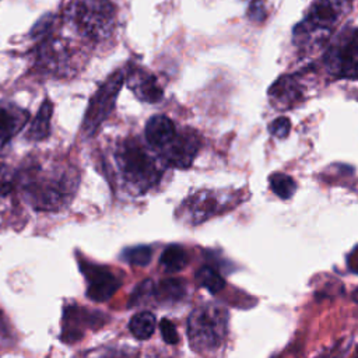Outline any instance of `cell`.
<instances>
[{
  "label": "cell",
  "mask_w": 358,
  "mask_h": 358,
  "mask_svg": "<svg viewBox=\"0 0 358 358\" xmlns=\"http://www.w3.org/2000/svg\"><path fill=\"white\" fill-rule=\"evenodd\" d=\"M74 168L62 164L31 161L15 172V189L39 211H56L71 201L78 186Z\"/></svg>",
  "instance_id": "6da1fadb"
},
{
  "label": "cell",
  "mask_w": 358,
  "mask_h": 358,
  "mask_svg": "<svg viewBox=\"0 0 358 358\" xmlns=\"http://www.w3.org/2000/svg\"><path fill=\"white\" fill-rule=\"evenodd\" d=\"M64 22L81 38L101 42L116 25V8L109 0H73L64 11Z\"/></svg>",
  "instance_id": "7a4b0ae2"
},
{
  "label": "cell",
  "mask_w": 358,
  "mask_h": 358,
  "mask_svg": "<svg viewBox=\"0 0 358 358\" xmlns=\"http://www.w3.org/2000/svg\"><path fill=\"white\" fill-rule=\"evenodd\" d=\"M116 166L126 185L143 193L159 179L155 159L136 140H124L115 151Z\"/></svg>",
  "instance_id": "3957f363"
},
{
  "label": "cell",
  "mask_w": 358,
  "mask_h": 358,
  "mask_svg": "<svg viewBox=\"0 0 358 358\" xmlns=\"http://www.w3.org/2000/svg\"><path fill=\"white\" fill-rule=\"evenodd\" d=\"M228 326V313L217 305L197 308L189 316L187 336L194 351L207 352L217 350L225 336Z\"/></svg>",
  "instance_id": "277c9868"
},
{
  "label": "cell",
  "mask_w": 358,
  "mask_h": 358,
  "mask_svg": "<svg viewBox=\"0 0 358 358\" xmlns=\"http://www.w3.org/2000/svg\"><path fill=\"white\" fill-rule=\"evenodd\" d=\"M344 10V0H316L310 6L306 18L295 27V39H302L305 43L322 42L341 18Z\"/></svg>",
  "instance_id": "5b68a950"
},
{
  "label": "cell",
  "mask_w": 358,
  "mask_h": 358,
  "mask_svg": "<svg viewBox=\"0 0 358 358\" xmlns=\"http://www.w3.org/2000/svg\"><path fill=\"white\" fill-rule=\"evenodd\" d=\"M324 64L334 77L358 78V27H347L331 39Z\"/></svg>",
  "instance_id": "8992f818"
},
{
  "label": "cell",
  "mask_w": 358,
  "mask_h": 358,
  "mask_svg": "<svg viewBox=\"0 0 358 358\" xmlns=\"http://www.w3.org/2000/svg\"><path fill=\"white\" fill-rule=\"evenodd\" d=\"M76 57L77 53L70 41L62 36H48L36 50L35 64L48 74L67 77L77 70Z\"/></svg>",
  "instance_id": "52a82bcc"
},
{
  "label": "cell",
  "mask_w": 358,
  "mask_h": 358,
  "mask_svg": "<svg viewBox=\"0 0 358 358\" xmlns=\"http://www.w3.org/2000/svg\"><path fill=\"white\" fill-rule=\"evenodd\" d=\"M123 81L124 73L122 70L115 71L105 80V83L91 98L83 120V133L85 136H94L102 122L109 116Z\"/></svg>",
  "instance_id": "ba28073f"
},
{
  "label": "cell",
  "mask_w": 358,
  "mask_h": 358,
  "mask_svg": "<svg viewBox=\"0 0 358 358\" xmlns=\"http://www.w3.org/2000/svg\"><path fill=\"white\" fill-rule=\"evenodd\" d=\"M106 320L108 316L101 312L90 310L84 306L66 305L63 309L60 338L67 344L80 341L87 330L99 329L106 323Z\"/></svg>",
  "instance_id": "9c48e42d"
},
{
  "label": "cell",
  "mask_w": 358,
  "mask_h": 358,
  "mask_svg": "<svg viewBox=\"0 0 358 358\" xmlns=\"http://www.w3.org/2000/svg\"><path fill=\"white\" fill-rule=\"evenodd\" d=\"M80 268L87 281V296L95 302L108 301L120 287V280L103 266L81 260Z\"/></svg>",
  "instance_id": "30bf717a"
},
{
  "label": "cell",
  "mask_w": 358,
  "mask_h": 358,
  "mask_svg": "<svg viewBox=\"0 0 358 358\" xmlns=\"http://www.w3.org/2000/svg\"><path fill=\"white\" fill-rule=\"evenodd\" d=\"M199 145L197 133L186 129L182 133H176L173 140L164 148L165 159L176 168H187L194 159Z\"/></svg>",
  "instance_id": "8fae6325"
},
{
  "label": "cell",
  "mask_w": 358,
  "mask_h": 358,
  "mask_svg": "<svg viewBox=\"0 0 358 358\" xmlns=\"http://www.w3.org/2000/svg\"><path fill=\"white\" fill-rule=\"evenodd\" d=\"M29 113L15 103L0 102V154L27 124Z\"/></svg>",
  "instance_id": "7c38bea8"
},
{
  "label": "cell",
  "mask_w": 358,
  "mask_h": 358,
  "mask_svg": "<svg viewBox=\"0 0 358 358\" xmlns=\"http://www.w3.org/2000/svg\"><path fill=\"white\" fill-rule=\"evenodd\" d=\"M127 85L143 102L155 103L164 96V90L158 80L143 69H134L127 76Z\"/></svg>",
  "instance_id": "4fadbf2b"
},
{
  "label": "cell",
  "mask_w": 358,
  "mask_h": 358,
  "mask_svg": "<svg viewBox=\"0 0 358 358\" xmlns=\"http://www.w3.org/2000/svg\"><path fill=\"white\" fill-rule=\"evenodd\" d=\"M271 102L278 108H289L302 98V87L292 76L280 77L268 91Z\"/></svg>",
  "instance_id": "5bb4252c"
},
{
  "label": "cell",
  "mask_w": 358,
  "mask_h": 358,
  "mask_svg": "<svg viewBox=\"0 0 358 358\" xmlns=\"http://www.w3.org/2000/svg\"><path fill=\"white\" fill-rule=\"evenodd\" d=\"M176 136L173 122L164 116L155 115L145 124V138L155 148H165Z\"/></svg>",
  "instance_id": "9a60e30c"
},
{
  "label": "cell",
  "mask_w": 358,
  "mask_h": 358,
  "mask_svg": "<svg viewBox=\"0 0 358 358\" xmlns=\"http://www.w3.org/2000/svg\"><path fill=\"white\" fill-rule=\"evenodd\" d=\"M186 207L189 217L193 222L199 224L200 221L206 220L211 214L217 213L220 203L217 201V197H214L210 192H199L193 194L186 203H183Z\"/></svg>",
  "instance_id": "2e32d148"
},
{
  "label": "cell",
  "mask_w": 358,
  "mask_h": 358,
  "mask_svg": "<svg viewBox=\"0 0 358 358\" xmlns=\"http://www.w3.org/2000/svg\"><path fill=\"white\" fill-rule=\"evenodd\" d=\"M52 113H53V105L49 99H45L27 130L28 140L41 141L49 136Z\"/></svg>",
  "instance_id": "e0dca14e"
},
{
  "label": "cell",
  "mask_w": 358,
  "mask_h": 358,
  "mask_svg": "<svg viewBox=\"0 0 358 358\" xmlns=\"http://www.w3.org/2000/svg\"><path fill=\"white\" fill-rule=\"evenodd\" d=\"M155 324V316L151 312H138L130 319L129 329L136 338L147 340L152 336Z\"/></svg>",
  "instance_id": "ac0fdd59"
},
{
  "label": "cell",
  "mask_w": 358,
  "mask_h": 358,
  "mask_svg": "<svg viewBox=\"0 0 358 358\" xmlns=\"http://www.w3.org/2000/svg\"><path fill=\"white\" fill-rule=\"evenodd\" d=\"M183 294H185L183 282L178 278L164 280L154 288V295L162 302H175L180 299Z\"/></svg>",
  "instance_id": "d6986e66"
},
{
  "label": "cell",
  "mask_w": 358,
  "mask_h": 358,
  "mask_svg": "<svg viewBox=\"0 0 358 358\" xmlns=\"http://www.w3.org/2000/svg\"><path fill=\"white\" fill-rule=\"evenodd\" d=\"M161 264L168 273H176L186 264L185 249L179 245H169L161 256Z\"/></svg>",
  "instance_id": "ffe728a7"
},
{
  "label": "cell",
  "mask_w": 358,
  "mask_h": 358,
  "mask_svg": "<svg viewBox=\"0 0 358 358\" xmlns=\"http://www.w3.org/2000/svg\"><path fill=\"white\" fill-rule=\"evenodd\" d=\"M270 187L280 199H289L296 190L294 179L285 173H273L270 176Z\"/></svg>",
  "instance_id": "44dd1931"
},
{
  "label": "cell",
  "mask_w": 358,
  "mask_h": 358,
  "mask_svg": "<svg viewBox=\"0 0 358 358\" xmlns=\"http://www.w3.org/2000/svg\"><path fill=\"white\" fill-rule=\"evenodd\" d=\"M199 282L201 287H204L207 291H210L211 294H217L220 292L224 285L225 281L224 278L220 275V273H217L215 270H213L211 267H203L197 271L196 274Z\"/></svg>",
  "instance_id": "7402d4cb"
},
{
  "label": "cell",
  "mask_w": 358,
  "mask_h": 358,
  "mask_svg": "<svg viewBox=\"0 0 358 358\" xmlns=\"http://www.w3.org/2000/svg\"><path fill=\"white\" fill-rule=\"evenodd\" d=\"M123 259L133 264V266H147L151 262L152 257V250L148 246H133L127 248L123 252Z\"/></svg>",
  "instance_id": "603a6c76"
},
{
  "label": "cell",
  "mask_w": 358,
  "mask_h": 358,
  "mask_svg": "<svg viewBox=\"0 0 358 358\" xmlns=\"http://www.w3.org/2000/svg\"><path fill=\"white\" fill-rule=\"evenodd\" d=\"M15 189V172L0 164V200L7 197Z\"/></svg>",
  "instance_id": "cb8c5ba5"
},
{
  "label": "cell",
  "mask_w": 358,
  "mask_h": 358,
  "mask_svg": "<svg viewBox=\"0 0 358 358\" xmlns=\"http://www.w3.org/2000/svg\"><path fill=\"white\" fill-rule=\"evenodd\" d=\"M268 130L273 136L278 137V138H284L288 136L289 130H291V122L288 117L285 116H280L277 119H274L270 126H268Z\"/></svg>",
  "instance_id": "d4e9b609"
},
{
  "label": "cell",
  "mask_w": 358,
  "mask_h": 358,
  "mask_svg": "<svg viewBox=\"0 0 358 358\" xmlns=\"http://www.w3.org/2000/svg\"><path fill=\"white\" fill-rule=\"evenodd\" d=\"M91 358H137L136 351H127L123 348H105L94 352Z\"/></svg>",
  "instance_id": "484cf974"
},
{
  "label": "cell",
  "mask_w": 358,
  "mask_h": 358,
  "mask_svg": "<svg viewBox=\"0 0 358 358\" xmlns=\"http://www.w3.org/2000/svg\"><path fill=\"white\" fill-rule=\"evenodd\" d=\"M159 329H161V334L165 340L166 344H176L179 341V336L178 331L173 326V323L168 319H162L159 323Z\"/></svg>",
  "instance_id": "4316f807"
},
{
  "label": "cell",
  "mask_w": 358,
  "mask_h": 358,
  "mask_svg": "<svg viewBox=\"0 0 358 358\" xmlns=\"http://www.w3.org/2000/svg\"><path fill=\"white\" fill-rule=\"evenodd\" d=\"M249 18L256 22H262L266 18V10L262 0H252L249 7Z\"/></svg>",
  "instance_id": "83f0119b"
},
{
  "label": "cell",
  "mask_w": 358,
  "mask_h": 358,
  "mask_svg": "<svg viewBox=\"0 0 358 358\" xmlns=\"http://www.w3.org/2000/svg\"><path fill=\"white\" fill-rule=\"evenodd\" d=\"M11 341V331H10V326L7 324L6 319L3 317L1 312H0V348L8 345Z\"/></svg>",
  "instance_id": "f1b7e54d"
}]
</instances>
